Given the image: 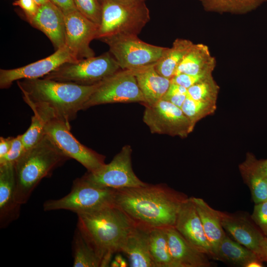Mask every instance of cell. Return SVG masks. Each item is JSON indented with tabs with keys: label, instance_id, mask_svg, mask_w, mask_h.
I'll list each match as a JSON object with an SVG mask.
<instances>
[{
	"label": "cell",
	"instance_id": "11",
	"mask_svg": "<svg viewBox=\"0 0 267 267\" xmlns=\"http://www.w3.org/2000/svg\"><path fill=\"white\" fill-rule=\"evenodd\" d=\"M143 121L152 134L186 137L194 126L181 109L161 99L152 105H144Z\"/></svg>",
	"mask_w": 267,
	"mask_h": 267
},
{
	"label": "cell",
	"instance_id": "2",
	"mask_svg": "<svg viewBox=\"0 0 267 267\" xmlns=\"http://www.w3.org/2000/svg\"><path fill=\"white\" fill-rule=\"evenodd\" d=\"M77 215V228L101 259V267H109L135 222L114 202Z\"/></svg>",
	"mask_w": 267,
	"mask_h": 267
},
{
	"label": "cell",
	"instance_id": "29",
	"mask_svg": "<svg viewBox=\"0 0 267 267\" xmlns=\"http://www.w3.org/2000/svg\"><path fill=\"white\" fill-rule=\"evenodd\" d=\"M219 89L212 75L189 88L187 94L195 100L216 103Z\"/></svg>",
	"mask_w": 267,
	"mask_h": 267
},
{
	"label": "cell",
	"instance_id": "9",
	"mask_svg": "<svg viewBox=\"0 0 267 267\" xmlns=\"http://www.w3.org/2000/svg\"><path fill=\"white\" fill-rule=\"evenodd\" d=\"M129 102L144 104L146 100L137 84L134 70L121 69L101 82L83 110L103 104Z\"/></svg>",
	"mask_w": 267,
	"mask_h": 267
},
{
	"label": "cell",
	"instance_id": "50",
	"mask_svg": "<svg viewBox=\"0 0 267 267\" xmlns=\"http://www.w3.org/2000/svg\"></svg>",
	"mask_w": 267,
	"mask_h": 267
},
{
	"label": "cell",
	"instance_id": "23",
	"mask_svg": "<svg viewBox=\"0 0 267 267\" xmlns=\"http://www.w3.org/2000/svg\"><path fill=\"white\" fill-rule=\"evenodd\" d=\"M217 61L209 47L203 44H193L178 66L176 75L184 73L199 74L212 73Z\"/></svg>",
	"mask_w": 267,
	"mask_h": 267
},
{
	"label": "cell",
	"instance_id": "20",
	"mask_svg": "<svg viewBox=\"0 0 267 267\" xmlns=\"http://www.w3.org/2000/svg\"><path fill=\"white\" fill-rule=\"evenodd\" d=\"M15 178L13 163L0 165V226L7 227L19 216L22 205L15 197Z\"/></svg>",
	"mask_w": 267,
	"mask_h": 267
},
{
	"label": "cell",
	"instance_id": "22",
	"mask_svg": "<svg viewBox=\"0 0 267 267\" xmlns=\"http://www.w3.org/2000/svg\"><path fill=\"white\" fill-rule=\"evenodd\" d=\"M205 235L216 260L220 244L226 235L221 222L220 211L210 207L203 199L192 197Z\"/></svg>",
	"mask_w": 267,
	"mask_h": 267
},
{
	"label": "cell",
	"instance_id": "36",
	"mask_svg": "<svg viewBox=\"0 0 267 267\" xmlns=\"http://www.w3.org/2000/svg\"><path fill=\"white\" fill-rule=\"evenodd\" d=\"M212 75V73L199 74H187L180 73L171 79V82L181 86L187 89L194 84Z\"/></svg>",
	"mask_w": 267,
	"mask_h": 267
},
{
	"label": "cell",
	"instance_id": "31",
	"mask_svg": "<svg viewBox=\"0 0 267 267\" xmlns=\"http://www.w3.org/2000/svg\"><path fill=\"white\" fill-rule=\"evenodd\" d=\"M31 109L34 113L31 124L26 132L22 134V142L26 150L37 144L45 134L44 118L36 109Z\"/></svg>",
	"mask_w": 267,
	"mask_h": 267
},
{
	"label": "cell",
	"instance_id": "17",
	"mask_svg": "<svg viewBox=\"0 0 267 267\" xmlns=\"http://www.w3.org/2000/svg\"><path fill=\"white\" fill-rule=\"evenodd\" d=\"M27 20L46 36L55 50L65 46V14L51 1L40 5L36 14Z\"/></svg>",
	"mask_w": 267,
	"mask_h": 267
},
{
	"label": "cell",
	"instance_id": "33",
	"mask_svg": "<svg viewBox=\"0 0 267 267\" xmlns=\"http://www.w3.org/2000/svg\"><path fill=\"white\" fill-rule=\"evenodd\" d=\"M77 10L90 20L100 25L102 6L99 0H74Z\"/></svg>",
	"mask_w": 267,
	"mask_h": 267
},
{
	"label": "cell",
	"instance_id": "13",
	"mask_svg": "<svg viewBox=\"0 0 267 267\" xmlns=\"http://www.w3.org/2000/svg\"><path fill=\"white\" fill-rule=\"evenodd\" d=\"M64 14L65 46L77 61L94 56L90 44L96 39L99 26L78 10Z\"/></svg>",
	"mask_w": 267,
	"mask_h": 267
},
{
	"label": "cell",
	"instance_id": "30",
	"mask_svg": "<svg viewBox=\"0 0 267 267\" xmlns=\"http://www.w3.org/2000/svg\"><path fill=\"white\" fill-rule=\"evenodd\" d=\"M181 109L195 126L199 120L215 111L216 103L195 100L187 94Z\"/></svg>",
	"mask_w": 267,
	"mask_h": 267
},
{
	"label": "cell",
	"instance_id": "26",
	"mask_svg": "<svg viewBox=\"0 0 267 267\" xmlns=\"http://www.w3.org/2000/svg\"><path fill=\"white\" fill-rule=\"evenodd\" d=\"M150 252L155 267H178L170 252L165 228H151Z\"/></svg>",
	"mask_w": 267,
	"mask_h": 267
},
{
	"label": "cell",
	"instance_id": "6",
	"mask_svg": "<svg viewBox=\"0 0 267 267\" xmlns=\"http://www.w3.org/2000/svg\"><path fill=\"white\" fill-rule=\"evenodd\" d=\"M121 70L109 51L75 62L65 63L44 78L89 86L97 84Z\"/></svg>",
	"mask_w": 267,
	"mask_h": 267
},
{
	"label": "cell",
	"instance_id": "1",
	"mask_svg": "<svg viewBox=\"0 0 267 267\" xmlns=\"http://www.w3.org/2000/svg\"><path fill=\"white\" fill-rule=\"evenodd\" d=\"M188 198L164 183L116 189L114 202L135 223L150 228L174 226L182 203Z\"/></svg>",
	"mask_w": 267,
	"mask_h": 267
},
{
	"label": "cell",
	"instance_id": "8",
	"mask_svg": "<svg viewBox=\"0 0 267 267\" xmlns=\"http://www.w3.org/2000/svg\"><path fill=\"white\" fill-rule=\"evenodd\" d=\"M99 40L108 46L109 51L122 70H132L154 64L167 48L146 43L137 35H116Z\"/></svg>",
	"mask_w": 267,
	"mask_h": 267
},
{
	"label": "cell",
	"instance_id": "14",
	"mask_svg": "<svg viewBox=\"0 0 267 267\" xmlns=\"http://www.w3.org/2000/svg\"><path fill=\"white\" fill-rule=\"evenodd\" d=\"M76 61L65 46L47 57L25 66L11 69H1L0 88L7 89L15 81L43 78L65 63Z\"/></svg>",
	"mask_w": 267,
	"mask_h": 267
},
{
	"label": "cell",
	"instance_id": "24",
	"mask_svg": "<svg viewBox=\"0 0 267 267\" xmlns=\"http://www.w3.org/2000/svg\"><path fill=\"white\" fill-rule=\"evenodd\" d=\"M194 43L187 39L178 38L171 47H167L162 56L157 61L154 67L161 76L171 79L183 58Z\"/></svg>",
	"mask_w": 267,
	"mask_h": 267
},
{
	"label": "cell",
	"instance_id": "47",
	"mask_svg": "<svg viewBox=\"0 0 267 267\" xmlns=\"http://www.w3.org/2000/svg\"><path fill=\"white\" fill-rule=\"evenodd\" d=\"M34 0L36 2V3L39 6L44 4L49 1V0Z\"/></svg>",
	"mask_w": 267,
	"mask_h": 267
},
{
	"label": "cell",
	"instance_id": "4",
	"mask_svg": "<svg viewBox=\"0 0 267 267\" xmlns=\"http://www.w3.org/2000/svg\"><path fill=\"white\" fill-rule=\"evenodd\" d=\"M69 159L45 134L14 163L16 201L25 204L41 180Z\"/></svg>",
	"mask_w": 267,
	"mask_h": 267
},
{
	"label": "cell",
	"instance_id": "37",
	"mask_svg": "<svg viewBox=\"0 0 267 267\" xmlns=\"http://www.w3.org/2000/svg\"><path fill=\"white\" fill-rule=\"evenodd\" d=\"M242 173L258 175L264 178L267 176V160L258 161L253 158L248 160L240 166Z\"/></svg>",
	"mask_w": 267,
	"mask_h": 267
},
{
	"label": "cell",
	"instance_id": "7",
	"mask_svg": "<svg viewBox=\"0 0 267 267\" xmlns=\"http://www.w3.org/2000/svg\"><path fill=\"white\" fill-rule=\"evenodd\" d=\"M116 189L95 184L84 176L76 178L66 196L44 202L45 211L66 210L76 214L89 211L114 203Z\"/></svg>",
	"mask_w": 267,
	"mask_h": 267
},
{
	"label": "cell",
	"instance_id": "39",
	"mask_svg": "<svg viewBox=\"0 0 267 267\" xmlns=\"http://www.w3.org/2000/svg\"><path fill=\"white\" fill-rule=\"evenodd\" d=\"M50 1L60 9L64 14L77 10L74 0H50Z\"/></svg>",
	"mask_w": 267,
	"mask_h": 267
},
{
	"label": "cell",
	"instance_id": "25",
	"mask_svg": "<svg viewBox=\"0 0 267 267\" xmlns=\"http://www.w3.org/2000/svg\"><path fill=\"white\" fill-rule=\"evenodd\" d=\"M256 260L260 259L254 252L226 234L220 244L216 257V260L241 267H247L250 262Z\"/></svg>",
	"mask_w": 267,
	"mask_h": 267
},
{
	"label": "cell",
	"instance_id": "5",
	"mask_svg": "<svg viewBox=\"0 0 267 267\" xmlns=\"http://www.w3.org/2000/svg\"><path fill=\"white\" fill-rule=\"evenodd\" d=\"M101 6L97 39L116 35L137 36L150 19L145 2L125 4L107 1Z\"/></svg>",
	"mask_w": 267,
	"mask_h": 267
},
{
	"label": "cell",
	"instance_id": "27",
	"mask_svg": "<svg viewBox=\"0 0 267 267\" xmlns=\"http://www.w3.org/2000/svg\"><path fill=\"white\" fill-rule=\"evenodd\" d=\"M267 0H202L204 10L208 12L232 14L250 12L261 5Z\"/></svg>",
	"mask_w": 267,
	"mask_h": 267
},
{
	"label": "cell",
	"instance_id": "41",
	"mask_svg": "<svg viewBox=\"0 0 267 267\" xmlns=\"http://www.w3.org/2000/svg\"><path fill=\"white\" fill-rule=\"evenodd\" d=\"M13 137L4 138L2 136L0 137V158L4 156L9 152Z\"/></svg>",
	"mask_w": 267,
	"mask_h": 267
},
{
	"label": "cell",
	"instance_id": "10",
	"mask_svg": "<svg viewBox=\"0 0 267 267\" xmlns=\"http://www.w3.org/2000/svg\"><path fill=\"white\" fill-rule=\"evenodd\" d=\"M44 132L65 155L77 161L88 172L94 173L105 164V156L80 143L70 132V128L57 117L45 122Z\"/></svg>",
	"mask_w": 267,
	"mask_h": 267
},
{
	"label": "cell",
	"instance_id": "45",
	"mask_svg": "<svg viewBox=\"0 0 267 267\" xmlns=\"http://www.w3.org/2000/svg\"><path fill=\"white\" fill-rule=\"evenodd\" d=\"M110 266L111 267H120L119 263L115 260L111 262Z\"/></svg>",
	"mask_w": 267,
	"mask_h": 267
},
{
	"label": "cell",
	"instance_id": "46",
	"mask_svg": "<svg viewBox=\"0 0 267 267\" xmlns=\"http://www.w3.org/2000/svg\"><path fill=\"white\" fill-rule=\"evenodd\" d=\"M265 262H267V237L265 244Z\"/></svg>",
	"mask_w": 267,
	"mask_h": 267
},
{
	"label": "cell",
	"instance_id": "32",
	"mask_svg": "<svg viewBox=\"0 0 267 267\" xmlns=\"http://www.w3.org/2000/svg\"><path fill=\"white\" fill-rule=\"evenodd\" d=\"M255 204L267 201V185L265 178L257 174L242 173Z\"/></svg>",
	"mask_w": 267,
	"mask_h": 267
},
{
	"label": "cell",
	"instance_id": "42",
	"mask_svg": "<svg viewBox=\"0 0 267 267\" xmlns=\"http://www.w3.org/2000/svg\"><path fill=\"white\" fill-rule=\"evenodd\" d=\"M174 94H187V89L181 86L171 83L165 95H170Z\"/></svg>",
	"mask_w": 267,
	"mask_h": 267
},
{
	"label": "cell",
	"instance_id": "18",
	"mask_svg": "<svg viewBox=\"0 0 267 267\" xmlns=\"http://www.w3.org/2000/svg\"><path fill=\"white\" fill-rule=\"evenodd\" d=\"M151 228L135 223L121 248L130 267H155L150 252Z\"/></svg>",
	"mask_w": 267,
	"mask_h": 267
},
{
	"label": "cell",
	"instance_id": "19",
	"mask_svg": "<svg viewBox=\"0 0 267 267\" xmlns=\"http://www.w3.org/2000/svg\"><path fill=\"white\" fill-rule=\"evenodd\" d=\"M171 256L178 267H209L208 256L187 241L174 226L165 227Z\"/></svg>",
	"mask_w": 267,
	"mask_h": 267
},
{
	"label": "cell",
	"instance_id": "40",
	"mask_svg": "<svg viewBox=\"0 0 267 267\" xmlns=\"http://www.w3.org/2000/svg\"><path fill=\"white\" fill-rule=\"evenodd\" d=\"M187 94H174L170 95H164L162 99L167 100L181 108Z\"/></svg>",
	"mask_w": 267,
	"mask_h": 267
},
{
	"label": "cell",
	"instance_id": "28",
	"mask_svg": "<svg viewBox=\"0 0 267 267\" xmlns=\"http://www.w3.org/2000/svg\"><path fill=\"white\" fill-rule=\"evenodd\" d=\"M72 250L74 267H101V259L77 228L73 237Z\"/></svg>",
	"mask_w": 267,
	"mask_h": 267
},
{
	"label": "cell",
	"instance_id": "21",
	"mask_svg": "<svg viewBox=\"0 0 267 267\" xmlns=\"http://www.w3.org/2000/svg\"><path fill=\"white\" fill-rule=\"evenodd\" d=\"M154 64L134 70L137 84L146 100L143 105H152L161 100L171 84V79L160 75Z\"/></svg>",
	"mask_w": 267,
	"mask_h": 267
},
{
	"label": "cell",
	"instance_id": "48",
	"mask_svg": "<svg viewBox=\"0 0 267 267\" xmlns=\"http://www.w3.org/2000/svg\"><path fill=\"white\" fill-rule=\"evenodd\" d=\"M265 179L266 184H267V176L265 177Z\"/></svg>",
	"mask_w": 267,
	"mask_h": 267
},
{
	"label": "cell",
	"instance_id": "43",
	"mask_svg": "<svg viewBox=\"0 0 267 267\" xmlns=\"http://www.w3.org/2000/svg\"><path fill=\"white\" fill-rule=\"evenodd\" d=\"M101 4L104 2L110 1L125 4L145 2L146 0H99Z\"/></svg>",
	"mask_w": 267,
	"mask_h": 267
},
{
	"label": "cell",
	"instance_id": "3",
	"mask_svg": "<svg viewBox=\"0 0 267 267\" xmlns=\"http://www.w3.org/2000/svg\"><path fill=\"white\" fill-rule=\"evenodd\" d=\"M84 86L44 78L22 79L17 84L24 100L46 107L69 128L85 103L99 86Z\"/></svg>",
	"mask_w": 267,
	"mask_h": 267
},
{
	"label": "cell",
	"instance_id": "12",
	"mask_svg": "<svg viewBox=\"0 0 267 267\" xmlns=\"http://www.w3.org/2000/svg\"><path fill=\"white\" fill-rule=\"evenodd\" d=\"M132 153L131 146L125 145L109 163L94 173L87 172L83 176L95 184L114 189L146 185L133 171Z\"/></svg>",
	"mask_w": 267,
	"mask_h": 267
},
{
	"label": "cell",
	"instance_id": "44",
	"mask_svg": "<svg viewBox=\"0 0 267 267\" xmlns=\"http://www.w3.org/2000/svg\"><path fill=\"white\" fill-rule=\"evenodd\" d=\"M114 260L117 261L119 263L120 267H127L129 266L127 262L120 254H117L115 256Z\"/></svg>",
	"mask_w": 267,
	"mask_h": 267
},
{
	"label": "cell",
	"instance_id": "49",
	"mask_svg": "<svg viewBox=\"0 0 267 267\" xmlns=\"http://www.w3.org/2000/svg\"><path fill=\"white\" fill-rule=\"evenodd\" d=\"M199 0L201 1V0Z\"/></svg>",
	"mask_w": 267,
	"mask_h": 267
},
{
	"label": "cell",
	"instance_id": "16",
	"mask_svg": "<svg viewBox=\"0 0 267 267\" xmlns=\"http://www.w3.org/2000/svg\"><path fill=\"white\" fill-rule=\"evenodd\" d=\"M175 228L189 243L214 260L211 247L192 197L181 204L178 213Z\"/></svg>",
	"mask_w": 267,
	"mask_h": 267
},
{
	"label": "cell",
	"instance_id": "34",
	"mask_svg": "<svg viewBox=\"0 0 267 267\" xmlns=\"http://www.w3.org/2000/svg\"><path fill=\"white\" fill-rule=\"evenodd\" d=\"M26 151L22 139V134L14 137L11 148L6 155L0 158V165L14 163Z\"/></svg>",
	"mask_w": 267,
	"mask_h": 267
},
{
	"label": "cell",
	"instance_id": "35",
	"mask_svg": "<svg viewBox=\"0 0 267 267\" xmlns=\"http://www.w3.org/2000/svg\"><path fill=\"white\" fill-rule=\"evenodd\" d=\"M251 219L267 237V201L256 204Z\"/></svg>",
	"mask_w": 267,
	"mask_h": 267
},
{
	"label": "cell",
	"instance_id": "15",
	"mask_svg": "<svg viewBox=\"0 0 267 267\" xmlns=\"http://www.w3.org/2000/svg\"><path fill=\"white\" fill-rule=\"evenodd\" d=\"M222 226L237 242L254 252L262 262L265 260L267 237L245 216L220 211Z\"/></svg>",
	"mask_w": 267,
	"mask_h": 267
},
{
	"label": "cell",
	"instance_id": "38",
	"mask_svg": "<svg viewBox=\"0 0 267 267\" xmlns=\"http://www.w3.org/2000/svg\"><path fill=\"white\" fill-rule=\"evenodd\" d=\"M13 5L18 6L23 10L27 20L36 14L40 6L34 0H16Z\"/></svg>",
	"mask_w": 267,
	"mask_h": 267
}]
</instances>
